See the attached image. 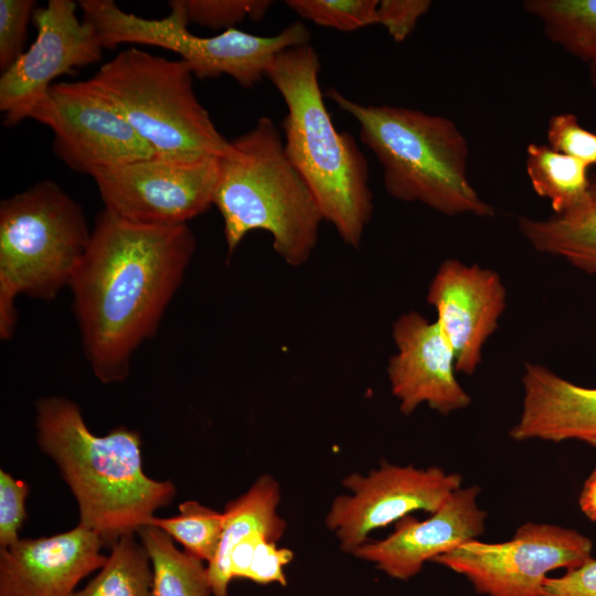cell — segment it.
I'll return each instance as SVG.
<instances>
[{
  "label": "cell",
  "instance_id": "4fadbf2b",
  "mask_svg": "<svg viewBox=\"0 0 596 596\" xmlns=\"http://www.w3.org/2000/svg\"><path fill=\"white\" fill-rule=\"evenodd\" d=\"M76 7L71 0H50L34 11L33 44L0 77V109L7 126L30 118L55 78L102 60L98 35L77 17Z\"/></svg>",
  "mask_w": 596,
  "mask_h": 596
},
{
  "label": "cell",
  "instance_id": "3957f363",
  "mask_svg": "<svg viewBox=\"0 0 596 596\" xmlns=\"http://www.w3.org/2000/svg\"><path fill=\"white\" fill-rule=\"evenodd\" d=\"M320 58L310 43L276 55L267 78L287 107L286 153L310 189L323 221L358 248L373 213L368 161L355 139L339 131L323 102Z\"/></svg>",
  "mask_w": 596,
  "mask_h": 596
},
{
  "label": "cell",
  "instance_id": "1f68e13d",
  "mask_svg": "<svg viewBox=\"0 0 596 596\" xmlns=\"http://www.w3.org/2000/svg\"><path fill=\"white\" fill-rule=\"evenodd\" d=\"M430 7L428 0H382L377 3L375 24L385 28L395 42H403Z\"/></svg>",
  "mask_w": 596,
  "mask_h": 596
},
{
  "label": "cell",
  "instance_id": "603a6c76",
  "mask_svg": "<svg viewBox=\"0 0 596 596\" xmlns=\"http://www.w3.org/2000/svg\"><path fill=\"white\" fill-rule=\"evenodd\" d=\"M546 36L588 64L596 61V0H526Z\"/></svg>",
  "mask_w": 596,
  "mask_h": 596
},
{
  "label": "cell",
  "instance_id": "7c38bea8",
  "mask_svg": "<svg viewBox=\"0 0 596 596\" xmlns=\"http://www.w3.org/2000/svg\"><path fill=\"white\" fill-rule=\"evenodd\" d=\"M461 482L459 473H448L439 467L423 469L382 462L365 476L351 473L342 480L349 493L332 501L326 524L340 547L352 554L373 531L418 510L435 512Z\"/></svg>",
  "mask_w": 596,
  "mask_h": 596
},
{
  "label": "cell",
  "instance_id": "277c9868",
  "mask_svg": "<svg viewBox=\"0 0 596 596\" xmlns=\"http://www.w3.org/2000/svg\"><path fill=\"white\" fill-rule=\"evenodd\" d=\"M214 205L223 220L228 257L249 232L263 230L272 235L276 254L294 267L310 258L323 221L286 153L284 138L266 116L231 140L228 152L220 158Z\"/></svg>",
  "mask_w": 596,
  "mask_h": 596
},
{
  "label": "cell",
  "instance_id": "4316f807",
  "mask_svg": "<svg viewBox=\"0 0 596 596\" xmlns=\"http://www.w3.org/2000/svg\"><path fill=\"white\" fill-rule=\"evenodd\" d=\"M377 0H288L300 18L320 26L351 32L375 24Z\"/></svg>",
  "mask_w": 596,
  "mask_h": 596
},
{
  "label": "cell",
  "instance_id": "e0dca14e",
  "mask_svg": "<svg viewBox=\"0 0 596 596\" xmlns=\"http://www.w3.org/2000/svg\"><path fill=\"white\" fill-rule=\"evenodd\" d=\"M97 532L81 524L0 549V596H74L78 583L107 556Z\"/></svg>",
  "mask_w": 596,
  "mask_h": 596
},
{
  "label": "cell",
  "instance_id": "52a82bcc",
  "mask_svg": "<svg viewBox=\"0 0 596 596\" xmlns=\"http://www.w3.org/2000/svg\"><path fill=\"white\" fill-rule=\"evenodd\" d=\"M193 73L137 47L119 52L88 79L162 157H223L231 148L196 98Z\"/></svg>",
  "mask_w": 596,
  "mask_h": 596
},
{
  "label": "cell",
  "instance_id": "7a4b0ae2",
  "mask_svg": "<svg viewBox=\"0 0 596 596\" xmlns=\"http://www.w3.org/2000/svg\"><path fill=\"white\" fill-rule=\"evenodd\" d=\"M36 430L41 450L56 462L77 501L78 524L97 532L105 545L137 533L175 494L171 481L143 472L137 430L120 426L97 436L68 398H40Z\"/></svg>",
  "mask_w": 596,
  "mask_h": 596
},
{
  "label": "cell",
  "instance_id": "4dcf8cb0",
  "mask_svg": "<svg viewBox=\"0 0 596 596\" xmlns=\"http://www.w3.org/2000/svg\"><path fill=\"white\" fill-rule=\"evenodd\" d=\"M29 487L25 482L0 470V549L17 542L19 530L25 519V498Z\"/></svg>",
  "mask_w": 596,
  "mask_h": 596
},
{
  "label": "cell",
  "instance_id": "9c48e42d",
  "mask_svg": "<svg viewBox=\"0 0 596 596\" xmlns=\"http://www.w3.org/2000/svg\"><path fill=\"white\" fill-rule=\"evenodd\" d=\"M91 177L109 213L137 224L181 225L214 205L220 157L155 155Z\"/></svg>",
  "mask_w": 596,
  "mask_h": 596
},
{
  "label": "cell",
  "instance_id": "5bb4252c",
  "mask_svg": "<svg viewBox=\"0 0 596 596\" xmlns=\"http://www.w3.org/2000/svg\"><path fill=\"white\" fill-rule=\"evenodd\" d=\"M499 275L458 259L441 263L427 292L436 322L450 344L456 371L471 375L481 361L483 344L496 331L505 308Z\"/></svg>",
  "mask_w": 596,
  "mask_h": 596
},
{
  "label": "cell",
  "instance_id": "d4e9b609",
  "mask_svg": "<svg viewBox=\"0 0 596 596\" xmlns=\"http://www.w3.org/2000/svg\"><path fill=\"white\" fill-rule=\"evenodd\" d=\"M223 523V512L190 500L179 505V514L152 517L147 524L161 529L182 544L187 553L210 563L217 552Z\"/></svg>",
  "mask_w": 596,
  "mask_h": 596
},
{
  "label": "cell",
  "instance_id": "cb8c5ba5",
  "mask_svg": "<svg viewBox=\"0 0 596 596\" xmlns=\"http://www.w3.org/2000/svg\"><path fill=\"white\" fill-rule=\"evenodd\" d=\"M74 596H152L150 558L135 533L118 539L95 577Z\"/></svg>",
  "mask_w": 596,
  "mask_h": 596
},
{
  "label": "cell",
  "instance_id": "d6a6232c",
  "mask_svg": "<svg viewBox=\"0 0 596 596\" xmlns=\"http://www.w3.org/2000/svg\"><path fill=\"white\" fill-rule=\"evenodd\" d=\"M539 596H596V560L566 571L558 577H547Z\"/></svg>",
  "mask_w": 596,
  "mask_h": 596
},
{
  "label": "cell",
  "instance_id": "8fae6325",
  "mask_svg": "<svg viewBox=\"0 0 596 596\" xmlns=\"http://www.w3.org/2000/svg\"><path fill=\"white\" fill-rule=\"evenodd\" d=\"M30 118L52 129L55 155L79 173L91 175L156 155L89 81L54 83Z\"/></svg>",
  "mask_w": 596,
  "mask_h": 596
},
{
  "label": "cell",
  "instance_id": "f546056e",
  "mask_svg": "<svg viewBox=\"0 0 596 596\" xmlns=\"http://www.w3.org/2000/svg\"><path fill=\"white\" fill-rule=\"evenodd\" d=\"M33 0H0V68L8 70L24 52L26 25Z\"/></svg>",
  "mask_w": 596,
  "mask_h": 596
},
{
  "label": "cell",
  "instance_id": "ba28073f",
  "mask_svg": "<svg viewBox=\"0 0 596 596\" xmlns=\"http://www.w3.org/2000/svg\"><path fill=\"white\" fill-rule=\"evenodd\" d=\"M78 6L83 20L95 29L104 49L124 43L163 47L180 55L198 78L227 75L247 88L267 76L278 53L310 43V33L302 22H294L272 36L236 28L213 36H198L188 30L180 0L169 1L170 12L162 19L128 13L113 0H82Z\"/></svg>",
  "mask_w": 596,
  "mask_h": 596
},
{
  "label": "cell",
  "instance_id": "7402d4cb",
  "mask_svg": "<svg viewBox=\"0 0 596 596\" xmlns=\"http://www.w3.org/2000/svg\"><path fill=\"white\" fill-rule=\"evenodd\" d=\"M525 169L534 192L550 201L554 214L573 210L587 194L588 167L549 145L526 147Z\"/></svg>",
  "mask_w": 596,
  "mask_h": 596
},
{
  "label": "cell",
  "instance_id": "2e32d148",
  "mask_svg": "<svg viewBox=\"0 0 596 596\" xmlns=\"http://www.w3.org/2000/svg\"><path fill=\"white\" fill-rule=\"evenodd\" d=\"M479 493L477 486L459 488L426 520L406 515L387 538L368 541L352 554L393 578L409 579L426 562L483 533L487 513L478 504Z\"/></svg>",
  "mask_w": 596,
  "mask_h": 596
},
{
  "label": "cell",
  "instance_id": "e575fe53",
  "mask_svg": "<svg viewBox=\"0 0 596 596\" xmlns=\"http://www.w3.org/2000/svg\"><path fill=\"white\" fill-rule=\"evenodd\" d=\"M589 78L593 87L596 91V61L589 63Z\"/></svg>",
  "mask_w": 596,
  "mask_h": 596
},
{
  "label": "cell",
  "instance_id": "9a60e30c",
  "mask_svg": "<svg viewBox=\"0 0 596 596\" xmlns=\"http://www.w3.org/2000/svg\"><path fill=\"white\" fill-rule=\"evenodd\" d=\"M392 334L397 351L390 359L387 375L404 415L422 404L443 415L470 404L455 375V353L436 321L411 311L397 318Z\"/></svg>",
  "mask_w": 596,
  "mask_h": 596
},
{
  "label": "cell",
  "instance_id": "44dd1931",
  "mask_svg": "<svg viewBox=\"0 0 596 596\" xmlns=\"http://www.w3.org/2000/svg\"><path fill=\"white\" fill-rule=\"evenodd\" d=\"M151 563L152 596H212L203 561L174 546L161 529L146 524L137 532Z\"/></svg>",
  "mask_w": 596,
  "mask_h": 596
},
{
  "label": "cell",
  "instance_id": "f1b7e54d",
  "mask_svg": "<svg viewBox=\"0 0 596 596\" xmlns=\"http://www.w3.org/2000/svg\"><path fill=\"white\" fill-rule=\"evenodd\" d=\"M546 138L547 145L555 151L573 157L587 167L596 164V134L581 126L574 114L552 116Z\"/></svg>",
  "mask_w": 596,
  "mask_h": 596
},
{
  "label": "cell",
  "instance_id": "83f0119b",
  "mask_svg": "<svg viewBox=\"0 0 596 596\" xmlns=\"http://www.w3.org/2000/svg\"><path fill=\"white\" fill-rule=\"evenodd\" d=\"M189 23L212 30L235 29L245 19L260 21L273 4L269 0H180Z\"/></svg>",
  "mask_w": 596,
  "mask_h": 596
},
{
  "label": "cell",
  "instance_id": "ac0fdd59",
  "mask_svg": "<svg viewBox=\"0 0 596 596\" xmlns=\"http://www.w3.org/2000/svg\"><path fill=\"white\" fill-rule=\"evenodd\" d=\"M523 404L510 436L514 440H578L596 448V387H585L528 363Z\"/></svg>",
  "mask_w": 596,
  "mask_h": 596
},
{
  "label": "cell",
  "instance_id": "6da1fadb",
  "mask_svg": "<svg viewBox=\"0 0 596 596\" xmlns=\"http://www.w3.org/2000/svg\"><path fill=\"white\" fill-rule=\"evenodd\" d=\"M188 224L156 226L105 209L71 279L83 352L103 383L129 376L131 359L152 338L195 252Z\"/></svg>",
  "mask_w": 596,
  "mask_h": 596
},
{
  "label": "cell",
  "instance_id": "484cf974",
  "mask_svg": "<svg viewBox=\"0 0 596 596\" xmlns=\"http://www.w3.org/2000/svg\"><path fill=\"white\" fill-rule=\"evenodd\" d=\"M269 536L257 533L240 541L230 552L223 573V586L228 590L233 578H247L257 584L286 585L285 566L294 553L280 547Z\"/></svg>",
  "mask_w": 596,
  "mask_h": 596
},
{
  "label": "cell",
  "instance_id": "30bf717a",
  "mask_svg": "<svg viewBox=\"0 0 596 596\" xmlns=\"http://www.w3.org/2000/svg\"><path fill=\"white\" fill-rule=\"evenodd\" d=\"M592 540L576 530L528 522L502 543L468 541L434 558L486 596H539L547 574L592 558Z\"/></svg>",
  "mask_w": 596,
  "mask_h": 596
},
{
  "label": "cell",
  "instance_id": "d6986e66",
  "mask_svg": "<svg viewBox=\"0 0 596 596\" xmlns=\"http://www.w3.org/2000/svg\"><path fill=\"white\" fill-rule=\"evenodd\" d=\"M279 501L278 482L263 475L245 493L226 504L219 549L206 566L213 596H228L223 587V573L231 550L240 541L257 533L277 542L281 539L286 522L277 513Z\"/></svg>",
  "mask_w": 596,
  "mask_h": 596
},
{
  "label": "cell",
  "instance_id": "8992f818",
  "mask_svg": "<svg viewBox=\"0 0 596 596\" xmlns=\"http://www.w3.org/2000/svg\"><path fill=\"white\" fill-rule=\"evenodd\" d=\"M81 204L43 180L0 203V338L15 331V299L51 300L66 286L89 240Z\"/></svg>",
  "mask_w": 596,
  "mask_h": 596
},
{
  "label": "cell",
  "instance_id": "ffe728a7",
  "mask_svg": "<svg viewBox=\"0 0 596 596\" xmlns=\"http://www.w3.org/2000/svg\"><path fill=\"white\" fill-rule=\"evenodd\" d=\"M519 228L541 253L560 256L576 268L596 274V175L583 202L573 210L545 220L519 219Z\"/></svg>",
  "mask_w": 596,
  "mask_h": 596
},
{
  "label": "cell",
  "instance_id": "836d02e7",
  "mask_svg": "<svg viewBox=\"0 0 596 596\" xmlns=\"http://www.w3.org/2000/svg\"><path fill=\"white\" fill-rule=\"evenodd\" d=\"M581 511L596 522V469L585 480L578 498Z\"/></svg>",
  "mask_w": 596,
  "mask_h": 596
},
{
  "label": "cell",
  "instance_id": "5b68a950",
  "mask_svg": "<svg viewBox=\"0 0 596 596\" xmlns=\"http://www.w3.org/2000/svg\"><path fill=\"white\" fill-rule=\"evenodd\" d=\"M327 96L356 121L361 141L382 166L383 184L392 198L450 216L494 215L468 179L469 146L453 120L418 109L364 105L334 88Z\"/></svg>",
  "mask_w": 596,
  "mask_h": 596
}]
</instances>
